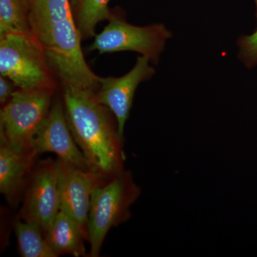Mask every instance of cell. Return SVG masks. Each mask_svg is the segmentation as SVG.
Instances as JSON below:
<instances>
[{"mask_svg": "<svg viewBox=\"0 0 257 257\" xmlns=\"http://www.w3.org/2000/svg\"><path fill=\"white\" fill-rule=\"evenodd\" d=\"M32 36L64 87L96 92L99 78L88 65L70 0H31Z\"/></svg>", "mask_w": 257, "mask_h": 257, "instance_id": "cell-1", "label": "cell"}, {"mask_svg": "<svg viewBox=\"0 0 257 257\" xmlns=\"http://www.w3.org/2000/svg\"><path fill=\"white\" fill-rule=\"evenodd\" d=\"M96 92L64 87L67 124L89 170L105 181L124 170V139L110 110L98 100Z\"/></svg>", "mask_w": 257, "mask_h": 257, "instance_id": "cell-2", "label": "cell"}, {"mask_svg": "<svg viewBox=\"0 0 257 257\" xmlns=\"http://www.w3.org/2000/svg\"><path fill=\"white\" fill-rule=\"evenodd\" d=\"M141 189L130 171L124 170L93 190L87 223L88 256L97 257L109 230L131 217L130 208Z\"/></svg>", "mask_w": 257, "mask_h": 257, "instance_id": "cell-3", "label": "cell"}, {"mask_svg": "<svg viewBox=\"0 0 257 257\" xmlns=\"http://www.w3.org/2000/svg\"><path fill=\"white\" fill-rule=\"evenodd\" d=\"M0 74L23 90H55V75L42 47L33 37L0 36Z\"/></svg>", "mask_w": 257, "mask_h": 257, "instance_id": "cell-4", "label": "cell"}, {"mask_svg": "<svg viewBox=\"0 0 257 257\" xmlns=\"http://www.w3.org/2000/svg\"><path fill=\"white\" fill-rule=\"evenodd\" d=\"M55 90L18 89L0 112V143L18 152L34 150L35 135L48 114Z\"/></svg>", "mask_w": 257, "mask_h": 257, "instance_id": "cell-5", "label": "cell"}, {"mask_svg": "<svg viewBox=\"0 0 257 257\" xmlns=\"http://www.w3.org/2000/svg\"><path fill=\"white\" fill-rule=\"evenodd\" d=\"M109 23L102 32L96 35L89 51L99 54L133 51L147 57L151 63L157 64L166 42L172 32L163 24L139 27L127 23L123 14L111 13Z\"/></svg>", "mask_w": 257, "mask_h": 257, "instance_id": "cell-6", "label": "cell"}, {"mask_svg": "<svg viewBox=\"0 0 257 257\" xmlns=\"http://www.w3.org/2000/svg\"><path fill=\"white\" fill-rule=\"evenodd\" d=\"M23 198L18 217L37 223L45 235L60 211L57 160L46 159L34 165Z\"/></svg>", "mask_w": 257, "mask_h": 257, "instance_id": "cell-7", "label": "cell"}, {"mask_svg": "<svg viewBox=\"0 0 257 257\" xmlns=\"http://www.w3.org/2000/svg\"><path fill=\"white\" fill-rule=\"evenodd\" d=\"M57 164L60 211L77 222L87 240L88 215L92 192L106 181L91 170H82L59 159Z\"/></svg>", "mask_w": 257, "mask_h": 257, "instance_id": "cell-8", "label": "cell"}, {"mask_svg": "<svg viewBox=\"0 0 257 257\" xmlns=\"http://www.w3.org/2000/svg\"><path fill=\"white\" fill-rule=\"evenodd\" d=\"M150 60L139 57L128 73L120 77H100L95 93L98 100L114 115L117 123L118 133L124 139L125 124L133 106L135 92L140 83L151 79L155 69Z\"/></svg>", "mask_w": 257, "mask_h": 257, "instance_id": "cell-9", "label": "cell"}, {"mask_svg": "<svg viewBox=\"0 0 257 257\" xmlns=\"http://www.w3.org/2000/svg\"><path fill=\"white\" fill-rule=\"evenodd\" d=\"M33 149L38 155L52 152L59 160L82 170H90L69 130L63 100L52 102L48 114L34 139Z\"/></svg>", "mask_w": 257, "mask_h": 257, "instance_id": "cell-10", "label": "cell"}, {"mask_svg": "<svg viewBox=\"0 0 257 257\" xmlns=\"http://www.w3.org/2000/svg\"><path fill=\"white\" fill-rule=\"evenodd\" d=\"M37 156L35 150L15 151L0 143V192L10 205H18L23 197Z\"/></svg>", "mask_w": 257, "mask_h": 257, "instance_id": "cell-11", "label": "cell"}, {"mask_svg": "<svg viewBox=\"0 0 257 257\" xmlns=\"http://www.w3.org/2000/svg\"><path fill=\"white\" fill-rule=\"evenodd\" d=\"M45 239L57 256L69 254L75 257L86 256L84 240L85 236L78 224L72 218L59 211L45 234Z\"/></svg>", "mask_w": 257, "mask_h": 257, "instance_id": "cell-12", "label": "cell"}, {"mask_svg": "<svg viewBox=\"0 0 257 257\" xmlns=\"http://www.w3.org/2000/svg\"><path fill=\"white\" fill-rule=\"evenodd\" d=\"M109 2V0H70L72 14L82 40L95 37L98 23L110 18Z\"/></svg>", "mask_w": 257, "mask_h": 257, "instance_id": "cell-13", "label": "cell"}, {"mask_svg": "<svg viewBox=\"0 0 257 257\" xmlns=\"http://www.w3.org/2000/svg\"><path fill=\"white\" fill-rule=\"evenodd\" d=\"M19 250L23 257H57L37 223L18 217L14 222Z\"/></svg>", "mask_w": 257, "mask_h": 257, "instance_id": "cell-14", "label": "cell"}, {"mask_svg": "<svg viewBox=\"0 0 257 257\" xmlns=\"http://www.w3.org/2000/svg\"><path fill=\"white\" fill-rule=\"evenodd\" d=\"M31 0H0V36L8 34L32 36Z\"/></svg>", "mask_w": 257, "mask_h": 257, "instance_id": "cell-15", "label": "cell"}, {"mask_svg": "<svg viewBox=\"0 0 257 257\" xmlns=\"http://www.w3.org/2000/svg\"><path fill=\"white\" fill-rule=\"evenodd\" d=\"M238 57L248 69L257 66V30L249 35H243L237 40Z\"/></svg>", "mask_w": 257, "mask_h": 257, "instance_id": "cell-16", "label": "cell"}, {"mask_svg": "<svg viewBox=\"0 0 257 257\" xmlns=\"http://www.w3.org/2000/svg\"><path fill=\"white\" fill-rule=\"evenodd\" d=\"M14 83L6 77L0 76V103L2 105H5L15 92Z\"/></svg>", "mask_w": 257, "mask_h": 257, "instance_id": "cell-17", "label": "cell"}, {"mask_svg": "<svg viewBox=\"0 0 257 257\" xmlns=\"http://www.w3.org/2000/svg\"><path fill=\"white\" fill-rule=\"evenodd\" d=\"M255 3H256V19H257V0H255Z\"/></svg>", "mask_w": 257, "mask_h": 257, "instance_id": "cell-18", "label": "cell"}]
</instances>
